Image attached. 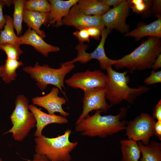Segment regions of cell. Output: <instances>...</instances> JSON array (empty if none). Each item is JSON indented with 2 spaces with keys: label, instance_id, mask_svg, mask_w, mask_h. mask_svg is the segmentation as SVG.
Instances as JSON below:
<instances>
[{
  "label": "cell",
  "instance_id": "8",
  "mask_svg": "<svg viewBox=\"0 0 161 161\" xmlns=\"http://www.w3.org/2000/svg\"><path fill=\"white\" fill-rule=\"evenodd\" d=\"M111 30L104 27L102 30L101 38L100 42L95 50L90 53L86 50L88 46L80 43L76 47L78 54L76 58L73 60L60 64L64 65L70 64H74L79 62L82 64L86 63L92 59L97 60L101 69L106 70L108 68L114 65V60L109 58L106 55L104 50V44L107 35Z\"/></svg>",
  "mask_w": 161,
  "mask_h": 161
},
{
  "label": "cell",
  "instance_id": "38",
  "mask_svg": "<svg viewBox=\"0 0 161 161\" xmlns=\"http://www.w3.org/2000/svg\"><path fill=\"white\" fill-rule=\"evenodd\" d=\"M3 68H4L3 65L0 66V73L3 71Z\"/></svg>",
  "mask_w": 161,
  "mask_h": 161
},
{
  "label": "cell",
  "instance_id": "1",
  "mask_svg": "<svg viewBox=\"0 0 161 161\" xmlns=\"http://www.w3.org/2000/svg\"><path fill=\"white\" fill-rule=\"evenodd\" d=\"M117 115L102 116L100 110L95 111L92 115H89L75 125L76 131L83 136L104 138L125 130L127 121L123 119L126 116L127 109L122 108Z\"/></svg>",
  "mask_w": 161,
  "mask_h": 161
},
{
  "label": "cell",
  "instance_id": "20",
  "mask_svg": "<svg viewBox=\"0 0 161 161\" xmlns=\"http://www.w3.org/2000/svg\"><path fill=\"white\" fill-rule=\"evenodd\" d=\"M137 143L142 154L140 161H161L160 142L151 140L147 145L140 141Z\"/></svg>",
  "mask_w": 161,
  "mask_h": 161
},
{
  "label": "cell",
  "instance_id": "22",
  "mask_svg": "<svg viewBox=\"0 0 161 161\" xmlns=\"http://www.w3.org/2000/svg\"><path fill=\"white\" fill-rule=\"evenodd\" d=\"M4 16L5 24L3 30L0 31V45L11 44L20 46L19 37L16 34L14 30L13 18L8 15Z\"/></svg>",
  "mask_w": 161,
  "mask_h": 161
},
{
  "label": "cell",
  "instance_id": "14",
  "mask_svg": "<svg viewBox=\"0 0 161 161\" xmlns=\"http://www.w3.org/2000/svg\"><path fill=\"white\" fill-rule=\"evenodd\" d=\"M19 38L20 45H31L45 57H47L50 52H56L60 50L59 47L47 43L35 31L30 28L27 29L23 35L19 37Z\"/></svg>",
  "mask_w": 161,
  "mask_h": 161
},
{
  "label": "cell",
  "instance_id": "28",
  "mask_svg": "<svg viewBox=\"0 0 161 161\" xmlns=\"http://www.w3.org/2000/svg\"><path fill=\"white\" fill-rule=\"evenodd\" d=\"M144 82L148 85L161 83V71L155 72L152 70L150 75L145 79Z\"/></svg>",
  "mask_w": 161,
  "mask_h": 161
},
{
  "label": "cell",
  "instance_id": "9",
  "mask_svg": "<svg viewBox=\"0 0 161 161\" xmlns=\"http://www.w3.org/2000/svg\"><path fill=\"white\" fill-rule=\"evenodd\" d=\"M106 81V75L100 70H87L74 74L65 82L68 86L84 92L97 88H105Z\"/></svg>",
  "mask_w": 161,
  "mask_h": 161
},
{
  "label": "cell",
  "instance_id": "37",
  "mask_svg": "<svg viewBox=\"0 0 161 161\" xmlns=\"http://www.w3.org/2000/svg\"><path fill=\"white\" fill-rule=\"evenodd\" d=\"M161 67V54H160L156 58L152 67L154 70L157 69Z\"/></svg>",
  "mask_w": 161,
  "mask_h": 161
},
{
  "label": "cell",
  "instance_id": "12",
  "mask_svg": "<svg viewBox=\"0 0 161 161\" xmlns=\"http://www.w3.org/2000/svg\"><path fill=\"white\" fill-rule=\"evenodd\" d=\"M62 25L72 26L79 30L91 27H97L102 30L105 27L101 16H89L82 12L77 4L70 9L68 15L62 21Z\"/></svg>",
  "mask_w": 161,
  "mask_h": 161
},
{
  "label": "cell",
  "instance_id": "7",
  "mask_svg": "<svg viewBox=\"0 0 161 161\" xmlns=\"http://www.w3.org/2000/svg\"><path fill=\"white\" fill-rule=\"evenodd\" d=\"M155 122L152 116L141 113L133 120L127 121L125 130L128 139L140 141L145 145H148L154 135Z\"/></svg>",
  "mask_w": 161,
  "mask_h": 161
},
{
  "label": "cell",
  "instance_id": "21",
  "mask_svg": "<svg viewBox=\"0 0 161 161\" xmlns=\"http://www.w3.org/2000/svg\"><path fill=\"white\" fill-rule=\"evenodd\" d=\"M122 154L121 161H138L141 151L137 142L131 139L120 141Z\"/></svg>",
  "mask_w": 161,
  "mask_h": 161
},
{
  "label": "cell",
  "instance_id": "4",
  "mask_svg": "<svg viewBox=\"0 0 161 161\" xmlns=\"http://www.w3.org/2000/svg\"><path fill=\"white\" fill-rule=\"evenodd\" d=\"M71 132L68 129L63 134L55 137H48L43 135L35 137V153L45 156L51 161H70L72 158L70 153L78 144L77 142L70 141Z\"/></svg>",
  "mask_w": 161,
  "mask_h": 161
},
{
  "label": "cell",
  "instance_id": "25",
  "mask_svg": "<svg viewBox=\"0 0 161 161\" xmlns=\"http://www.w3.org/2000/svg\"><path fill=\"white\" fill-rule=\"evenodd\" d=\"M24 9L41 13H49L51 6L49 1L46 0H29L26 1Z\"/></svg>",
  "mask_w": 161,
  "mask_h": 161
},
{
  "label": "cell",
  "instance_id": "33",
  "mask_svg": "<svg viewBox=\"0 0 161 161\" xmlns=\"http://www.w3.org/2000/svg\"><path fill=\"white\" fill-rule=\"evenodd\" d=\"M153 11L155 16L158 18H161V1L155 0L153 1L152 3Z\"/></svg>",
  "mask_w": 161,
  "mask_h": 161
},
{
  "label": "cell",
  "instance_id": "30",
  "mask_svg": "<svg viewBox=\"0 0 161 161\" xmlns=\"http://www.w3.org/2000/svg\"><path fill=\"white\" fill-rule=\"evenodd\" d=\"M13 0H0V31L4 27L5 24V18L3 13L4 6H10L13 4Z\"/></svg>",
  "mask_w": 161,
  "mask_h": 161
},
{
  "label": "cell",
  "instance_id": "36",
  "mask_svg": "<svg viewBox=\"0 0 161 161\" xmlns=\"http://www.w3.org/2000/svg\"><path fill=\"white\" fill-rule=\"evenodd\" d=\"M30 161H51L49 160L45 156L35 153L34 155L33 160Z\"/></svg>",
  "mask_w": 161,
  "mask_h": 161
},
{
  "label": "cell",
  "instance_id": "29",
  "mask_svg": "<svg viewBox=\"0 0 161 161\" xmlns=\"http://www.w3.org/2000/svg\"><path fill=\"white\" fill-rule=\"evenodd\" d=\"M73 35L77 38L80 44L89 42L90 36L86 28L76 31L73 33Z\"/></svg>",
  "mask_w": 161,
  "mask_h": 161
},
{
  "label": "cell",
  "instance_id": "13",
  "mask_svg": "<svg viewBox=\"0 0 161 161\" xmlns=\"http://www.w3.org/2000/svg\"><path fill=\"white\" fill-rule=\"evenodd\" d=\"M59 89L54 87L50 92L44 96L36 97L33 98L32 101L33 105L42 107L48 112V114H54L55 112L59 113L61 115L66 117L69 113L65 111L62 106L66 102L64 97L58 96Z\"/></svg>",
  "mask_w": 161,
  "mask_h": 161
},
{
  "label": "cell",
  "instance_id": "15",
  "mask_svg": "<svg viewBox=\"0 0 161 161\" xmlns=\"http://www.w3.org/2000/svg\"><path fill=\"white\" fill-rule=\"evenodd\" d=\"M51 6V10L48 16V26L52 25L58 28L62 25L63 18L68 14L71 8L77 3L78 0L48 1Z\"/></svg>",
  "mask_w": 161,
  "mask_h": 161
},
{
  "label": "cell",
  "instance_id": "34",
  "mask_svg": "<svg viewBox=\"0 0 161 161\" xmlns=\"http://www.w3.org/2000/svg\"><path fill=\"white\" fill-rule=\"evenodd\" d=\"M154 135L161 140V121H156L154 128Z\"/></svg>",
  "mask_w": 161,
  "mask_h": 161
},
{
  "label": "cell",
  "instance_id": "19",
  "mask_svg": "<svg viewBox=\"0 0 161 161\" xmlns=\"http://www.w3.org/2000/svg\"><path fill=\"white\" fill-rule=\"evenodd\" d=\"M77 4L81 11L89 16H101L110 9L101 0H80Z\"/></svg>",
  "mask_w": 161,
  "mask_h": 161
},
{
  "label": "cell",
  "instance_id": "18",
  "mask_svg": "<svg viewBox=\"0 0 161 161\" xmlns=\"http://www.w3.org/2000/svg\"><path fill=\"white\" fill-rule=\"evenodd\" d=\"M126 37H131L138 41L145 36L161 37V18L148 24H140L138 27L125 34Z\"/></svg>",
  "mask_w": 161,
  "mask_h": 161
},
{
  "label": "cell",
  "instance_id": "16",
  "mask_svg": "<svg viewBox=\"0 0 161 161\" xmlns=\"http://www.w3.org/2000/svg\"><path fill=\"white\" fill-rule=\"evenodd\" d=\"M29 109L34 115L36 120V130L34 133L35 137H39L43 134L44 128L48 125L52 123H67L68 120L66 117L62 116L47 114L41 111L33 104L29 105Z\"/></svg>",
  "mask_w": 161,
  "mask_h": 161
},
{
  "label": "cell",
  "instance_id": "39",
  "mask_svg": "<svg viewBox=\"0 0 161 161\" xmlns=\"http://www.w3.org/2000/svg\"><path fill=\"white\" fill-rule=\"evenodd\" d=\"M0 161H3L2 160L1 158L0 157Z\"/></svg>",
  "mask_w": 161,
  "mask_h": 161
},
{
  "label": "cell",
  "instance_id": "10",
  "mask_svg": "<svg viewBox=\"0 0 161 161\" xmlns=\"http://www.w3.org/2000/svg\"><path fill=\"white\" fill-rule=\"evenodd\" d=\"M129 10V1L125 0L118 6L110 9L101 16L105 27L110 30L115 29L121 33H128L129 27L126 21Z\"/></svg>",
  "mask_w": 161,
  "mask_h": 161
},
{
  "label": "cell",
  "instance_id": "35",
  "mask_svg": "<svg viewBox=\"0 0 161 161\" xmlns=\"http://www.w3.org/2000/svg\"><path fill=\"white\" fill-rule=\"evenodd\" d=\"M123 0H101L103 3L109 7L113 6L115 7L120 4Z\"/></svg>",
  "mask_w": 161,
  "mask_h": 161
},
{
  "label": "cell",
  "instance_id": "11",
  "mask_svg": "<svg viewBox=\"0 0 161 161\" xmlns=\"http://www.w3.org/2000/svg\"><path fill=\"white\" fill-rule=\"evenodd\" d=\"M82 111L75 123L76 125L93 110H100L106 113L110 106L107 102L105 88L99 87L84 92Z\"/></svg>",
  "mask_w": 161,
  "mask_h": 161
},
{
  "label": "cell",
  "instance_id": "32",
  "mask_svg": "<svg viewBox=\"0 0 161 161\" xmlns=\"http://www.w3.org/2000/svg\"><path fill=\"white\" fill-rule=\"evenodd\" d=\"M152 117L157 120L161 121V100L160 99L153 110Z\"/></svg>",
  "mask_w": 161,
  "mask_h": 161
},
{
  "label": "cell",
  "instance_id": "17",
  "mask_svg": "<svg viewBox=\"0 0 161 161\" xmlns=\"http://www.w3.org/2000/svg\"><path fill=\"white\" fill-rule=\"evenodd\" d=\"M49 13H41L24 10L23 21L27 26L42 38L46 37L44 32L40 29L42 25L48 24Z\"/></svg>",
  "mask_w": 161,
  "mask_h": 161
},
{
  "label": "cell",
  "instance_id": "2",
  "mask_svg": "<svg viewBox=\"0 0 161 161\" xmlns=\"http://www.w3.org/2000/svg\"><path fill=\"white\" fill-rule=\"evenodd\" d=\"M106 70V98L112 106L118 105L123 100L132 103L137 97L149 90V87L144 86L134 88L129 87L128 85L129 78L126 75L128 71L118 72L112 67Z\"/></svg>",
  "mask_w": 161,
  "mask_h": 161
},
{
  "label": "cell",
  "instance_id": "31",
  "mask_svg": "<svg viewBox=\"0 0 161 161\" xmlns=\"http://www.w3.org/2000/svg\"><path fill=\"white\" fill-rule=\"evenodd\" d=\"M90 37L99 40L101 36L102 30L97 27H91L86 28Z\"/></svg>",
  "mask_w": 161,
  "mask_h": 161
},
{
  "label": "cell",
  "instance_id": "24",
  "mask_svg": "<svg viewBox=\"0 0 161 161\" xmlns=\"http://www.w3.org/2000/svg\"><path fill=\"white\" fill-rule=\"evenodd\" d=\"M26 0H14V11L13 15V23L18 36L21 34L22 30V23L23 21L24 6Z\"/></svg>",
  "mask_w": 161,
  "mask_h": 161
},
{
  "label": "cell",
  "instance_id": "5",
  "mask_svg": "<svg viewBox=\"0 0 161 161\" xmlns=\"http://www.w3.org/2000/svg\"><path fill=\"white\" fill-rule=\"evenodd\" d=\"M61 67L54 68L47 64L39 65L37 62L33 66H25L23 70L35 80L36 84L41 90H45L48 85L54 86L58 88L65 97L64 80L65 76L75 67L74 64L63 65Z\"/></svg>",
  "mask_w": 161,
  "mask_h": 161
},
{
  "label": "cell",
  "instance_id": "3",
  "mask_svg": "<svg viewBox=\"0 0 161 161\" xmlns=\"http://www.w3.org/2000/svg\"><path fill=\"white\" fill-rule=\"evenodd\" d=\"M160 38L149 37L131 53L114 60L117 69L126 68L132 71L143 70L151 68L161 53Z\"/></svg>",
  "mask_w": 161,
  "mask_h": 161
},
{
  "label": "cell",
  "instance_id": "26",
  "mask_svg": "<svg viewBox=\"0 0 161 161\" xmlns=\"http://www.w3.org/2000/svg\"><path fill=\"white\" fill-rule=\"evenodd\" d=\"M19 45L11 44L0 45V49L5 52L7 58L18 60L20 56L24 53Z\"/></svg>",
  "mask_w": 161,
  "mask_h": 161
},
{
  "label": "cell",
  "instance_id": "6",
  "mask_svg": "<svg viewBox=\"0 0 161 161\" xmlns=\"http://www.w3.org/2000/svg\"><path fill=\"white\" fill-rule=\"evenodd\" d=\"M29 102L28 99L24 95H19L17 96L14 109L10 117L12 126L4 135L11 133L15 140L21 142L36 126V119L29 109Z\"/></svg>",
  "mask_w": 161,
  "mask_h": 161
},
{
  "label": "cell",
  "instance_id": "27",
  "mask_svg": "<svg viewBox=\"0 0 161 161\" xmlns=\"http://www.w3.org/2000/svg\"><path fill=\"white\" fill-rule=\"evenodd\" d=\"M130 8L133 12L137 14L145 13L148 10L151 4L150 0H129Z\"/></svg>",
  "mask_w": 161,
  "mask_h": 161
},
{
  "label": "cell",
  "instance_id": "23",
  "mask_svg": "<svg viewBox=\"0 0 161 161\" xmlns=\"http://www.w3.org/2000/svg\"><path fill=\"white\" fill-rule=\"evenodd\" d=\"M3 65L4 68L0 73V76L5 83H9L16 80L17 76L16 70L23 66V63L22 61L7 58Z\"/></svg>",
  "mask_w": 161,
  "mask_h": 161
}]
</instances>
